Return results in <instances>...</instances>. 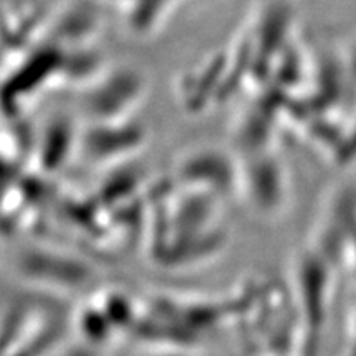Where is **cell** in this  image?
I'll list each match as a JSON object with an SVG mask.
<instances>
[]
</instances>
